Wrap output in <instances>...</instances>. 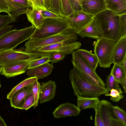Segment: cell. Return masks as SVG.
<instances>
[{
    "label": "cell",
    "mask_w": 126,
    "mask_h": 126,
    "mask_svg": "<svg viewBox=\"0 0 126 126\" xmlns=\"http://www.w3.org/2000/svg\"><path fill=\"white\" fill-rule=\"evenodd\" d=\"M69 77L74 94L77 96L98 97L109 93L105 87L97 84L75 67L70 71Z\"/></svg>",
    "instance_id": "1"
},
{
    "label": "cell",
    "mask_w": 126,
    "mask_h": 126,
    "mask_svg": "<svg viewBox=\"0 0 126 126\" xmlns=\"http://www.w3.org/2000/svg\"><path fill=\"white\" fill-rule=\"evenodd\" d=\"M94 16L101 24L103 37L116 41L124 34L120 16L106 9Z\"/></svg>",
    "instance_id": "2"
},
{
    "label": "cell",
    "mask_w": 126,
    "mask_h": 126,
    "mask_svg": "<svg viewBox=\"0 0 126 126\" xmlns=\"http://www.w3.org/2000/svg\"><path fill=\"white\" fill-rule=\"evenodd\" d=\"M52 53L38 51H26L13 49L0 50V65L3 67L10 66L27 61H31Z\"/></svg>",
    "instance_id": "3"
},
{
    "label": "cell",
    "mask_w": 126,
    "mask_h": 126,
    "mask_svg": "<svg viewBox=\"0 0 126 126\" xmlns=\"http://www.w3.org/2000/svg\"><path fill=\"white\" fill-rule=\"evenodd\" d=\"M78 34L70 28L54 35L42 38H30L25 44L26 51H37L43 47L62 42H76Z\"/></svg>",
    "instance_id": "4"
},
{
    "label": "cell",
    "mask_w": 126,
    "mask_h": 126,
    "mask_svg": "<svg viewBox=\"0 0 126 126\" xmlns=\"http://www.w3.org/2000/svg\"><path fill=\"white\" fill-rule=\"evenodd\" d=\"M35 29L32 25L20 29L10 30L0 37V50L13 49L30 39Z\"/></svg>",
    "instance_id": "5"
},
{
    "label": "cell",
    "mask_w": 126,
    "mask_h": 126,
    "mask_svg": "<svg viewBox=\"0 0 126 126\" xmlns=\"http://www.w3.org/2000/svg\"><path fill=\"white\" fill-rule=\"evenodd\" d=\"M116 41L102 38L97 40L94 45V53L100 67L110 68L113 63Z\"/></svg>",
    "instance_id": "6"
},
{
    "label": "cell",
    "mask_w": 126,
    "mask_h": 126,
    "mask_svg": "<svg viewBox=\"0 0 126 126\" xmlns=\"http://www.w3.org/2000/svg\"><path fill=\"white\" fill-rule=\"evenodd\" d=\"M70 28L65 18H47L41 28H35L30 38H43L57 34Z\"/></svg>",
    "instance_id": "7"
},
{
    "label": "cell",
    "mask_w": 126,
    "mask_h": 126,
    "mask_svg": "<svg viewBox=\"0 0 126 126\" xmlns=\"http://www.w3.org/2000/svg\"><path fill=\"white\" fill-rule=\"evenodd\" d=\"M72 63L73 67L84 73L90 79L101 86L105 87V83L102 79L91 67L86 61L76 51L72 54Z\"/></svg>",
    "instance_id": "8"
},
{
    "label": "cell",
    "mask_w": 126,
    "mask_h": 126,
    "mask_svg": "<svg viewBox=\"0 0 126 126\" xmlns=\"http://www.w3.org/2000/svg\"><path fill=\"white\" fill-rule=\"evenodd\" d=\"M94 17L82 11H74L65 18L69 28L77 34L92 21Z\"/></svg>",
    "instance_id": "9"
},
{
    "label": "cell",
    "mask_w": 126,
    "mask_h": 126,
    "mask_svg": "<svg viewBox=\"0 0 126 126\" xmlns=\"http://www.w3.org/2000/svg\"><path fill=\"white\" fill-rule=\"evenodd\" d=\"M81 43L79 42H62L42 47L37 51L45 52H60L65 55L72 54L80 47Z\"/></svg>",
    "instance_id": "10"
},
{
    "label": "cell",
    "mask_w": 126,
    "mask_h": 126,
    "mask_svg": "<svg viewBox=\"0 0 126 126\" xmlns=\"http://www.w3.org/2000/svg\"><path fill=\"white\" fill-rule=\"evenodd\" d=\"M77 34L82 38L87 37L97 40L103 37L104 35L101 24L95 16L92 21Z\"/></svg>",
    "instance_id": "11"
},
{
    "label": "cell",
    "mask_w": 126,
    "mask_h": 126,
    "mask_svg": "<svg viewBox=\"0 0 126 126\" xmlns=\"http://www.w3.org/2000/svg\"><path fill=\"white\" fill-rule=\"evenodd\" d=\"M81 110L74 104L67 102L59 106L54 110L53 114L54 117L57 119L76 116L79 114Z\"/></svg>",
    "instance_id": "12"
},
{
    "label": "cell",
    "mask_w": 126,
    "mask_h": 126,
    "mask_svg": "<svg viewBox=\"0 0 126 126\" xmlns=\"http://www.w3.org/2000/svg\"><path fill=\"white\" fill-rule=\"evenodd\" d=\"M81 6L83 11L94 16L107 9L105 0H84Z\"/></svg>",
    "instance_id": "13"
},
{
    "label": "cell",
    "mask_w": 126,
    "mask_h": 126,
    "mask_svg": "<svg viewBox=\"0 0 126 126\" xmlns=\"http://www.w3.org/2000/svg\"><path fill=\"white\" fill-rule=\"evenodd\" d=\"M28 8L20 7L9 0H0V13H6L15 20L20 15L26 14Z\"/></svg>",
    "instance_id": "14"
},
{
    "label": "cell",
    "mask_w": 126,
    "mask_h": 126,
    "mask_svg": "<svg viewBox=\"0 0 126 126\" xmlns=\"http://www.w3.org/2000/svg\"><path fill=\"white\" fill-rule=\"evenodd\" d=\"M113 105L106 100H99L96 108L102 119L105 126H110L111 118L114 117L113 112Z\"/></svg>",
    "instance_id": "15"
},
{
    "label": "cell",
    "mask_w": 126,
    "mask_h": 126,
    "mask_svg": "<svg viewBox=\"0 0 126 126\" xmlns=\"http://www.w3.org/2000/svg\"><path fill=\"white\" fill-rule=\"evenodd\" d=\"M56 85L55 82L49 80L41 83L40 102L43 103L50 101L55 97L56 95Z\"/></svg>",
    "instance_id": "16"
},
{
    "label": "cell",
    "mask_w": 126,
    "mask_h": 126,
    "mask_svg": "<svg viewBox=\"0 0 126 126\" xmlns=\"http://www.w3.org/2000/svg\"><path fill=\"white\" fill-rule=\"evenodd\" d=\"M126 56V34H123L116 41L113 63L121 64Z\"/></svg>",
    "instance_id": "17"
},
{
    "label": "cell",
    "mask_w": 126,
    "mask_h": 126,
    "mask_svg": "<svg viewBox=\"0 0 126 126\" xmlns=\"http://www.w3.org/2000/svg\"><path fill=\"white\" fill-rule=\"evenodd\" d=\"M31 61L25 62L3 67L0 74L8 78L14 77L24 73L27 70L28 67Z\"/></svg>",
    "instance_id": "18"
},
{
    "label": "cell",
    "mask_w": 126,
    "mask_h": 126,
    "mask_svg": "<svg viewBox=\"0 0 126 126\" xmlns=\"http://www.w3.org/2000/svg\"><path fill=\"white\" fill-rule=\"evenodd\" d=\"M32 84L21 89L14 94L10 99L12 107L21 109L25 98L29 94L32 93Z\"/></svg>",
    "instance_id": "19"
},
{
    "label": "cell",
    "mask_w": 126,
    "mask_h": 126,
    "mask_svg": "<svg viewBox=\"0 0 126 126\" xmlns=\"http://www.w3.org/2000/svg\"><path fill=\"white\" fill-rule=\"evenodd\" d=\"M53 68V65L47 62L28 70L26 74L29 77H35L38 79H42L50 75Z\"/></svg>",
    "instance_id": "20"
},
{
    "label": "cell",
    "mask_w": 126,
    "mask_h": 126,
    "mask_svg": "<svg viewBox=\"0 0 126 126\" xmlns=\"http://www.w3.org/2000/svg\"><path fill=\"white\" fill-rule=\"evenodd\" d=\"M41 10L30 8L26 14L28 21L38 30L41 28L45 19L41 14Z\"/></svg>",
    "instance_id": "21"
},
{
    "label": "cell",
    "mask_w": 126,
    "mask_h": 126,
    "mask_svg": "<svg viewBox=\"0 0 126 126\" xmlns=\"http://www.w3.org/2000/svg\"><path fill=\"white\" fill-rule=\"evenodd\" d=\"M106 9L121 16L126 14V1L124 0H105Z\"/></svg>",
    "instance_id": "22"
},
{
    "label": "cell",
    "mask_w": 126,
    "mask_h": 126,
    "mask_svg": "<svg viewBox=\"0 0 126 126\" xmlns=\"http://www.w3.org/2000/svg\"><path fill=\"white\" fill-rule=\"evenodd\" d=\"M77 106L80 110L96 108L99 100L98 97H86L77 96Z\"/></svg>",
    "instance_id": "23"
},
{
    "label": "cell",
    "mask_w": 126,
    "mask_h": 126,
    "mask_svg": "<svg viewBox=\"0 0 126 126\" xmlns=\"http://www.w3.org/2000/svg\"><path fill=\"white\" fill-rule=\"evenodd\" d=\"M94 71L98 66V61L96 55L86 49H79L76 50Z\"/></svg>",
    "instance_id": "24"
},
{
    "label": "cell",
    "mask_w": 126,
    "mask_h": 126,
    "mask_svg": "<svg viewBox=\"0 0 126 126\" xmlns=\"http://www.w3.org/2000/svg\"><path fill=\"white\" fill-rule=\"evenodd\" d=\"M38 79L35 77H31L25 79L12 89L7 94V99H10L16 92L23 88L32 85Z\"/></svg>",
    "instance_id": "25"
},
{
    "label": "cell",
    "mask_w": 126,
    "mask_h": 126,
    "mask_svg": "<svg viewBox=\"0 0 126 126\" xmlns=\"http://www.w3.org/2000/svg\"><path fill=\"white\" fill-rule=\"evenodd\" d=\"M110 73L119 84H120L126 78V71L125 70L121 64H114Z\"/></svg>",
    "instance_id": "26"
},
{
    "label": "cell",
    "mask_w": 126,
    "mask_h": 126,
    "mask_svg": "<svg viewBox=\"0 0 126 126\" xmlns=\"http://www.w3.org/2000/svg\"><path fill=\"white\" fill-rule=\"evenodd\" d=\"M119 84L110 73L107 77L105 84V87L109 91L112 89H114L118 90L121 94H123V92Z\"/></svg>",
    "instance_id": "27"
},
{
    "label": "cell",
    "mask_w": 126,
    "mask_h": 126,
    "mask_svg": "<svg viewBox=\"0 0 126 126\" xmlns=\"http://www.w3.org/2000/svg\"><path fill=\"white\" fill-rule=\"evenodd\" d=\"M41 85L38 80L35 81L32 84V92L34 99L33 108L37 107L39 104L40 98Z\"/></svg>",
    "instance_id": "28"
},
{
    "label": "cell",
    "mask_w": 126,
    "mask_h": 126,
    "mask_svg": "<svg viewBox=\"0 0 126 126\" xmlns=\"http://www.w3.org/2000/svg\"><path fill=\"white\" fill-rule=\"evenodd\" d=\"M113 112L114 116L118 119L124 125L126 126V112L125 111L119 106H113Z\"/></svg>",
    "instance_id": "29"
},
{
    "label": "cell",
    "mask_w": 126,
    "mask_h": 126,
    "mask_svg": "<svg viewBox=\"0 0 126 126\" xmlns=\"http://www.w3.org/2000/svg\"><path fill=\"white\" fill-rule=\"evenodd\" d=\"M60 9L62 14L65 17L74 11L70 5L69 0H60Z\"/></svg>",
    "instance_id": "30"
},
{
    "label": "cell",
    "mask_w": 126,
    "mask_h": 126,
    "mask_svg": "<svg viewBox=\"0 0 126 126\" xmlns=\"http://www.w3.org/2000/svg\"><path fill=\"white\" fill-rule=\"evenodd\" d=\"M51 55H46L31 61L27 70L49 62V59Z\"/></svg>",
    "instance_id": "31"
},
{
    "label": "cell",
    "mask_w": 126,
    "mask_h": 126,
    "mask_svg": "<svg viewBox=\"0 0 126 126\" xmlns=\"http://www.w3.org/2000/svg\"><path fill=\"white\" fill-rule=\"evenodd\" d=\"M47 9L58 15L63 18H65L61 11L60 0H50L49 6Z\"/></svg>",
    "instance_id": "32"
},
{
    "label": "cell",
    "mask_w": 126,
    "mask_h": 126,
    "mask_svg": "<svg viewBox=\"0 0 126 126\" xmlns=\"http://www.w3.org/2000/svg\"><path fill=\"white\" fill-rule=\"evenodd\" d=\"M16 21V20L13 19L9 15H2L0 14V30Z\"/></svg>",
    "instance_id": "33"
},
{
    "label": "cell",
    "mask_w": 126,
    "mask_h": 126,
    "mask_svg": "<svg viewBox=\"0 0 126 126\" xmlns=\"http://www.w3.org/2000/svg\"><path fill=\"white\" fill-rule=\"evenodd\" d=\"M110 91V94H105V95L110 96V99L113 102H118L124 97V95L116 89H112Z\"/></svg>",
    "instance_id": "34"
},
{
    "label": "cell",
    "mask_w": 126,
    "mask_h": 126,
    "mask_svg": "<svg viewBox=\"0 0 126 126\" xmlns=\"http://www.w3.org/2000/svg\"><path fill=\"white\" fill-rule=\"evenodd\" d=\"M31 8L41 10H47L46 7L44 0H28Z\"/></svg>",
    "instance_id": "35"
},
{
    "label": "cell",
    "mask_w": 126,
    "mask_h": 126,
    "mask_svg": "<svg viewBox=\"0 0 126 126\" xmlns=\"http://www.w3.org/2000/svg\"><path fill=\"white\" fill-rule=\"evenodd\" d=\"M34 103V99L32 93L29 94L25 98L21 110H27L32 106Z\"/></svg>",
    "instance_id": "36"
},
{
    "label": "cell",
    "mask_w": 126,
    "mask_h": 126,
    "mask_svg": "<svg viewBox=\"0 0 126 126\" xmlns=\"http://www.w3.org/2000/svg\"><path fill=\"white\" fill-rule=\"evenodd\" d=\"M65 56V54L60 52H53L49 59V62L52 64L57 63L63 60Z\"/></svg>",
    "instance_id": "37"
},
{
    "label": "cell",
    "mask_w": 126,
    "mask_h": 126,
    "mask_svg": "<svg viewBox=\"0 0 126 126\" xmlns=\"http://www.w3.org/2000/svg\"><path fill=\"white\" fill-rule=\"evenodd\" d=\"M41 14L45 19L63 18L58 15L47 9L42 10Z\"/></svg>",
    "instance_id": "38"
},
{
    "label": "cell",
    "mask_w": 126,
    "mask_h": 126,
    "mask_svg": "<svg viewBox=\"0 0 126 126\" xmlns=\"http://www.w3.org/2000/svg\"><path fill=\"white\" fill-rule=\"evenodd\" d=\"M18 6L22 8H31V5L28 0H9Z\"/></svg>",
    "instance_id": "39"
},
{
    "label": "cell",
    "mask_w": 126,
    "mask_h": 126,
    "mask_svg": "<svg viewBox=\"0 0 126 126\" xmlns=\"http://www.w3.org/2000/svg\"><path fill=\"white\" fill-rule=\"evenodd\" d=\"M95 116L94 125L95 126H105L104 122L96 108L94 110Z\"/></svg>",
    "instance_id": "40"
},
{
    "label": "cell",
    "mask_w": 126,
    "mask_h": 126,
    "mask_svg": "<svg viewBox=\"0 0 126 126\" xmlns=\"http://www.w3.org/2000/svg\"><path fill=\"white\" fill-rule=\"evenodd\" d=\"M69 1L71 6L74 11H82L79 0H69Z\"/></svg>",
    "instance_id": "41"
},
{
    "label": "cell",
    "mask_w": 126,
    "mask_h": 126,
    "mask_svg": "<svg viewBox=\"0 0 126 126\" xmlns=\"http://www.w3.org/2000/svg\"><path fill=\"white\" fill-rule=\"evenodd\" d=\"M110 126H125L120 121L115 118L112 117L110 119Z\"/></svg>",
    "instance_id": "42"
},
{
    "label": "cell",
    "mask_w": 126,
    "mask_h": 126,
    "mask_svg": "<svg viewBox=\"0 0 126 126\" xmlns=\"http://www.w3.org/2000/svg\"><path fill=\"white\" fill-rule=\"evenodd\" d=\"M120 17L124 34H126V14L120 16Z\"/></svg>",
    "instance_id": "43"
},
{
    "label": "cell",
    "mask_w": 126,
    "mask_h": 126,
    "mask_svg": "<svg viewBox=\"0 0 126 126\" xmlns=\"http://www.w3.org/2000/svg\"><path fill=\"white\" fill-rule=\"evenodd\" d=\"M13 26L12 25H8L0 30V37L4 34L11 30Z\"/></svg>",
    "instance_id": "44"
},
{
    "label": "cell",
    "mask_w": 126,
    "mask_h": 126,
    "mask_svg": "<svg viewBox=\"0 0 126 126\" xmlns=\"http://www.w3.org/2000/svg\"><path fill=\"white\" fill-rule=\"evenodd\" d=\"M120 84L123 88L124 92L126 93V78L122 81Z\"/></svg>",
    "instance_id": "45"
},
{
    "label": "cell",
    "mask_w": 126,
    "mask_h": 126,
    "mask_svg": "<svg viewBox=\"0 0 126 126\" xmlns=\"http://www.w3.org/2000/svg\"><path fill=\"white\" fill-rule=\"evenodd\" d=\"M7 126L4 120L0 115V126Z\"/></svg>",
    "instance_id": "46"
},
{
    "label": "cell",
    "mask_w": 126,
    "mask_h": 126,
    "mask_svg": "<svg viewBox=\"0 0 126 126\" xmlns=\"http://www.w3.org/2000/svg\"><path fill=\"white\" fill-rule=\"evenodd\" d=\"M121 64L125 70L126 71V56L125 57Z\"/></svg>",
    "instance_id": "47"
},
{
    "label": "cell",
    "mask_w": 126,
    "mask_h": 126,
    "mask_svg": "<svg viewBox=\"0 0 126 126\" xmlns=\"http://www.w3.org/2000/svg\"><path fill=\"white\" fill-rule=\"evenodd\" d=\"M45 2V5L47 8V9L49 7L50 3V0H44Z\"/></svg>",
    "instance_id": "48"
},
{
    "label": "cell",
    "mask_w": 126,
    "mask_h": 126,
    "mask_svg": "<svg viewBox=\"0 0 126 126\" xmlns=\"http://www.w3.org/2000/svg\"><path fill=\"white\" fill-rule=\"evenodd\" d=\"M3 67L0 65V73Z\"/></svg>",
    "instance_id": "49"
},
{
    "label": "cell",
    "mask_w": 126,
    "mask_h": 126,
    "mask_svg": "<svg viewBox=\"0 0 126 126\" xmlns=\"http://www.w3.org/2000/svg\"><path fill=\"white\" fill-rule=\"evenodd\" d=\"M84 0H79V1H80V4H81H81H82V3L83 2V1Z\"/></svg>",
    "instance_id": "50"
},
{
    "label": "cell",
    "mask_w": 126,
    "mask_h": 126,
    "mask_svg": "<svg viewBox=\"0 0 126 126\" xmlns=\"http://www.w3.org/2000/svg\"><path fill=\"white\" fill-rule=\"evenodd\" d=\"M1 87V83H0V88Z\"/></svg>",
    "instance_id": "51"
},
{
    "label": "cell",
    "mask_w": 126,
    "mask_h": 126,
    "mask_svg": "<svg viewBox=\"0 0 126 126\" xmlns=\"http://www.w3.org/2000/svg\"><path fill=\"white\" fill-rule=\"evenodd\" d=\"M125 0V1H126V0Z\"/></svg>",
    "instance_id": "52"
},
{
    "label": "cell",
    "mask_w": 126,
    "mask_h": 126,
    "mask_svg": "<svg viewBox=\"0 0 126 126\" xmlns=\"http://www.w3.org/2000/svg\"></svg>",
    "instance_id": "53"
}]
</instances>
